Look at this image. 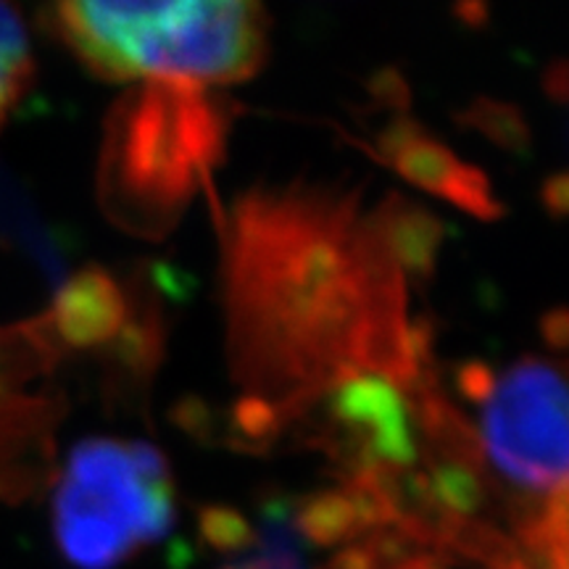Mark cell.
<instances>
[{"instance_id":"ba28073f","label":"cell","mask_w":569,"mask_h":569,"mask_svg":"<svg viewBox=\"0 0 569 569\" xmlns=\"http://www.w3.org/2000/svg\"><path fill=\"white\" fill-rule=\"evenodd\" d=\"M122 293L106 274H80L71 280L48 315L51 330L63 343L88 346L109 338L122 322Z\"/></svg>"},{"instance_id":"52a82bcc","label":"cell","mask_w":569,"mask_h":569,"mask_svg":"<svg viewBox=\"0 0 569 569\" xmlns=\"http://www.w3.org/2000/svg\"><path fill=\"white\" fill-rule=\"evenodd\" d=\"M48 319L0 327V453H9L21 430L40 419V401L27 393L32 377L46 367ZM21 478L0 461V496L19 488Z\"/></svg>"},{"instance_id":"5b68a950","label":"cell","mask_w":569,"mask_h":569,"mask_svg":"<svg viewBox=\"0 0 569 569\" xmlns=\"http://www.w3.org/2000/svg\"><path fill=\"white\" fill-rule=\"evenodd\" d=\"M465 388L480 401L488 465L540 507L567 503L565 372L549 359L525 356L498 375L469 367Z\"/></svg>"},{"instance_id":"7a4b0ae2","label":"cell","mask_w":569,"mask_h":569,"mask_svg":"<svg viewBox=\"0 0 569 569\" xmlns=\"http://www.w3.org/2000/svg\"><path fill=\"white\" fill-rule=\"evenodd\" d=\"M48 27L92 74L109 82H167L209 90L248 80L267 59L269 17L259 3H59Z\"/></svg>"},{"instance_id":"277c9868","label":"cell","mask_w":569,"mask_h":569,"mask_svg":"<svg viewBox=\"0 0 569 569\" xmlns=\"http://www.w3.org/2000/svg\"><path fill=\"white\" fill-rule=\"evenodd\" d=\"M169 461L151 443L80 440L53 490V538L77 569H117L174 528Z\"/></svg>"},{"instance_id":"3957f363","label":"cell","mask_w":569,"mask_h":569,"mask_svg":"<svg viewBox=\"0 0 569 569\" xmlns=\"http://www.w3.org/2000/svg\"><path fill=\"white\" fill-rule=\"evenodd\" d=\"M224 119L209 90L140 82L109 119L101 198L127 230L163 232L209 177Z\"/></svg>"},{"instance_id":"6da1fadb","label":"cell","mask_w":569,"mask_h":569,"mask_svg":"<svg viewBox=\"0 0 569 569\" xmlns=\"http://www.w3.org/2000/svg\"><path fill=\"white\" fill-rule=\"evenodd\" d=\"M407 267L380 213L330 188L253 190L230 213L224 298L232 375L253 430L288 422L359 375L422 377Z\"/></svg>"},{"instance_id":"8992f818","label":"cell","mask_w":569,"mask_h":569,"mask_svg":"<svg viewBox=\"0 0 569 569\" xmlns=\"http://www.w3.org/2000/svg\"><path fill=\"white\" fill-rule=\"evenodd\" d=\"M380 156L407 180L446 196L465 211L478 213V217H496L501 211L486 177L457 159L443 142L430 138L422 127L411 122L388 127L380 138Z\"/></svg>"},{"instance_id":"30bf717a","label":"cell","mask_w":569,"mask_h":569,"mask_svg":"<svg viewBox=\"0 0 569 569\" xmlns=\"http://www.w3.org/2000/svg\"><path fill=\"white\" fill-rule=\"evenodd\" d=\"M201 532L211 549L224 553H243L256 543V530L238 511L206 509L201 515Z\"/></svg>"},{"instance_id":"9c48e42d","label":"cell","mask_w":569,"mask_h":569,"mask_svg":"<svg viewBox=\"0 0 569 569\" xmlns=\"http://www.w3.org/2000/svg\"><path fill=\"white\" fill-rule=\"evenodd\" d=\"M32 82V46L19 11L0 3V127Z\"/></svg>"}]
</instances>
